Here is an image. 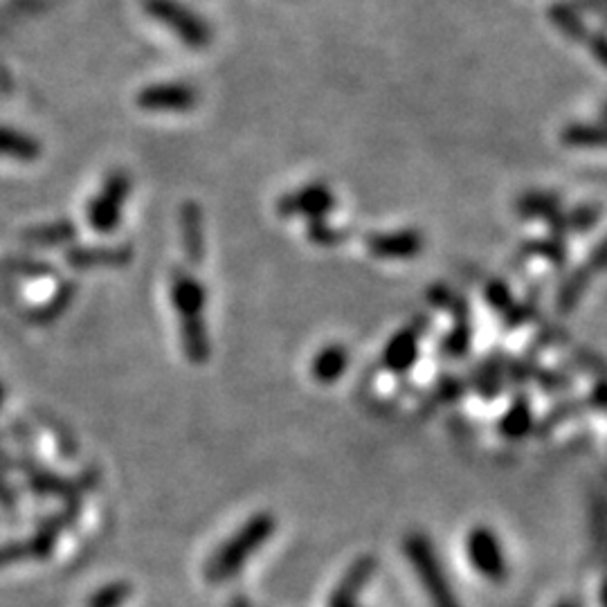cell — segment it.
Here are the masks:
<instances>
[{"instance_id":"obj_1","label":"cell","mask_w":607,"mask_h":607,"mask_svg":"<svg viewBox=\"0 0 607 607\" xmlns=\"http://www.w3.org/2000/svg\"><path fill=\"white\" fill-rule=\"evenodd\" d=\"M171 302L178 311L180 342H183L185 358L194 365L210 360L212 344L205 324L207 293L203 284L189 273L187 268L171 270Z\"/></svg>"},{"instance_id":"obj_2","label":"cell","mask_w":607,"mask_h":607,"mask_svg":"<svg viewBox=\"0 0 607 607\" xmlns=\"http://www.w3.org/2000/svg\"><path fill=\"white\" fill-rule=\"evenodd\" d=\"M277 520L268 511L252 515L243 527L234 533L230 540L214 551L210 560L205 563V578L212 585H219L237 576L243 565L266 545L270 536L275 533Z\"/></svg>"},{"instance_id":"obj_3","label":"cell","mask_w":607,"mask_h":607,"mask_svg":"<svg viewBox=\"0 0 607 607\" xmlns=\"http://www.w3.org/2000/svg\"><path fill=\"white\" fill-rule=\"evenodd\" d=\"M405 556L410 558L416 576L423 585L425 594L432 603V607H464L452 592L450 581L437 558L432 542L423 536V533H410L403 542Z\"/></svg>"},{"instance_id":"obj_4","label":"cell","mask_w":607,"mask_h":607,"mask_svg":"<svg viewBox=\"0 0 607 607\" xmlns=\"http://www.w3.org/2000/svg\"><path fill=\"white\" fill-rule=\"evenodd\" d=\"M129 189H131L129 176L122 174V171H115L113 176H108L102 192L88 203L86 216L90 228L99 234L115 232L117 225L122 221V210L126 196H129Z\"/></svg>"},{"instance_id":"obj_5","label":"cell","mask_w":607,"mask_h":607,"mask_svg":"<svg viewBox=\"0 0 607 607\" xmlns=\"http://www.w3.org/2000/svg\"><path fill=\"white\" fill-rule=\"evenodd\" d=\"M468 558L479 574L493 583H502L509 576V565L500 545V538L488 527H475L466 540Z\"/></svg>"},{"instance_id":"obj_6","label":"cell","mask_w":607,"mask_h":607,"mask_svg":"<svg viewBox=\"0 0 607 607\" xmlns=\"http://www.w3.org/2000/svg\"><path fill=\"white\" fill-rule=\"evenodd\" d=\"M335 196L331 189L322 183H311L297 192L282 196L277 201L279 216H306L308 221L324 219L333 210Z\"/></svg>"},{"instance_id":"obj_7","label":"cell","mask_w":607,"mask_h":607,"mask_svg":"<svg viewBox=\"0 0 607 607\" xmlns=\"http://www.w3.org/2000/svg\"><path fill=\"white\" fill-rule=\"evenodd\" d=\"M133 259L131 246H68L66 261L68 266L77 270H93V268H124Z\"/></svg>"},{"instance_id":"obj_8","label":"cell","mask_w":607,"mask_h":607,"mask_svg":"<svg viewBox=\"0 0 607 607\" xmlns=\"http://www.w3.org/2000/svg\"><path fill=\"white\" fill-rule=\"evenodd\" d=\"M376 572V558L374 556H360L353 560V565L342 576L338 587L331 592L326 607H360L358 596L365 590V585L371 581Z\"/></svg>"},{"instance_id":"obj_9","label":"cell","mask_w":607,"mask_h":607,"mask_svg":"<svg viewBox=\"0 0 607 607\" xmlns=\"http://www.w3.org/2000/svg\"><path fill=\"white\" fill-rule=\"evenodd\" d=\"M57 545V533L39 527L32 538L14 540L0 545V569L23 563V560H45L52 556Z\"/></svg>"},{"instance_id":"obj_10","label":"cell","mask_w":607,"mask_h":607,"mask_svg":"<svg viewBox=\"0 0 607 607\" xmlns=\"http://www.w3.org/2000/svg\"><path fill=\"white\" fill-rule=\"evenodd\" d=\"M367 248L374 252L376 257L383 259H410L414 255H419L423 241L419 237V232L403 230L389 234H371L367 239Z\"/></svg>"},{"instance_id":"obj_11","label":"cell","mask_w":607,"mask_h":607,"mask_svg":"<svg viewBox=\"0 0 607 607\" xmlns=\"http://www.w3.org/2000/svg\"><path fill=\"white\" fill-rule=\"evenodd\" d=\"M180 234H183V250L189 259V264H203L205 257V228H203V212L196 203H185L180 210Z\"/></svg>"},{"instance_id":"obj_12","label":"cell","mask_w":607,"mask_h":607,"mask_svg":"<svg viewBox=\"0 0 607 607\" xmlns=\"http://www.w3.org/2000/svg\"><path fill=\"white\" fill-rule=\"evenodd\" d=\"M27 482L30 488L39 495H52V497H63V500H79V493H84V482L86 479H63L54 473H48L41 466L27 473Z\"/></svg>"},{"instance_id":"obj_13","label":"cell","mask_w":607,"mask_h":607,"mask_svg":"<svg viewBox=\"0 0 607 607\" xmlns=\"http://www.w3.org/2000/svg\"><path fill=\"white\" fill-rule=\"evenodd\" d=\"M349 365V353L342 344H329L324 347L311 362V374L317 380V383L329 385L335 383L344 371H347Z\"/></svg>"},{"instance_id":"obj_14","label":"cell","mask_w":607,"mask_h":607,"mask_svg":"<svg viewBox=\"0 0 607 607\" xmlns=\"http://www.w3.org/2000/svg\"><path fill=\"white\" fill-rule=\"evenodd\" d=\"M416 356H419V333L405 329L389 340L383 362L392 371H407L414 365Z\"/></svg>"},{"instance_id":"obj_15","label":"cell","mask_w":607,"mask_h":607,"mask_svg":"<svg viewBox=\"0 0 607 607\" xmlns=\"http://www.w3.org/2000/svg\"><path fill=\"white\" fill-rule=\"evenodd\" d=\"M23 239L36 248H57V246H70L77 239V228L70 219L54 221L48 225H39L23 234Z\"/></svg>"},{"instance_id":"obj_16","label":"cell","mask_w":607,"mask_h":607,"mask_svg":"<svg viewBox=\"0 0 607 607\" xmlns=\"http://www.w3.org/2000/svg\"><path fill=\"white\" fill-rule=\"evenodd\" d=\"M549 18H551V23H554L558 30L567 36V39H572L576 43H585L587 34H590L581 9H578L576 5H569V3L551 5Z\"/></svg>"},{"instance_id":"obj_17","label":"cell","mask_w":607,"mask_h":607,"mask_svg":"<svg viewBox=\"0 0 607 607\" xmlns=\"http://www.w3.org/2000/svg\"><path fill=\"white\" fill-rule=\"evenodd\" d=\"M563 142L578 149L607 147V122H576L563 129Z\"/></svg>"},{"instance_id":"obj_18","label":"cell","mask_w":607,"mask_h":607,"mask_svg":"<svg viewBox=\"0 0 607 607\" xmlns=\"http://www.w3.org/2000/svg\"><path fill=\"white\" fill-rule=\"evenodd\" d=\"M558 207V196L547 192H529L520 198L518 212L522 216H529V219H551V216L560 212Z\"/></svg>"},{"instance_id":"obj_19","label":"cell","mask_w":607,"mask_h":607,"mask_svg":"<svg viewBox=\"0 0 607 607\" xmlns=\"http://www.w3.org/2000/svg\"><path fill=\"white\" fill-rule=\"evenodd\" d=\"M75 293H77L75 284H63L59 291L54 293L50 302H45L43 306L34 308V311L30 313V320L36 322V324H48L52 320H57V317L72 304V297H75Z\"/></svg>"},{"instance_id":"obj_20","label":"cell","mask_w":607,"mask_h":607,"mask_svg":"<svg viewBox=\"0 0 607 607\" xmlns=\"http://www.w3.org/2000/svg\"><path fill=\"white\" fill-rule=\"evenodd\" d=\"M551 228L558 232H583L590 230L592 225L599 221V210L594 207H578V210H572L567 214H554L551 216Z\"/></svg>"},{"instance_id":"obj_21","label":"cell","mask_w":607,"mask_h":607,"mask_svg":"<svg viewBox=\"0 0 607 607\" xmlns=\"http://www.w3.org/2000/svg\"><path fill=\"white\" fill-rule=\"evenodd\" d=\"M131 594H133V587L129 583L113 581L90 594L86 607H124V603L131 599Z\"/></svg>"},{"instance_id":"obj_22","label":"cell","mask_w":607,"mask_h":607,"mask_svg":"<svg viewBox=\"0 0 607 607\" xmlns=\"http://www.w3.org/2000/svg\"><path fill=\"white\" fill-rule=\"evenodd\" d=\"M500 430L511 439L524 437V434L531 430V410H529V405H527V401H524V398H518V401H515V405L509 410V414H506L502 419Z\"/></svg>"},{"instance_id":"obj_23","label":"cell","mask_w":607,"mask_h":607,"mask_svg":"<svg viewBox=\"0 0 607 607\" xmlns=\"http://www.w3.org/2000/svg\"><path fill=\"white\" fill-rule=\"evenodd\" d=\"M587 282H590V273H587L585 268L576 270V273L567 279V284L563 288H560L558 306L563 308V311H569V308H574L576 302L581 300V295L585 293Z\"/></svg>"},{"instance_id":"obj_24","label":"cell","mask_w":607,"mask_h":607,"mask_svg":"<svg viewBox=\"0 0 607 607\" xmlns=\"http://www.w3.org/2000/svg\"><path fill=\"white\" fill-rule=\"evenodd\" d=\"M0 153H5V156H16L21 160H32L39 156V149H36V144L32 140H23V138H18V135L0 133Z\"/></svg>"},{"instance_id":"obj_25","label":"cell","mask_w":607,"mask_h":607,"mask_svg":"<svg viewBox=\"0 0 607 607\" xmlns=\"http://www.w3.org/2000/svg\"><path fill=\"white\" fill-rule=\"evenodd\" d=\"M308 237H311V241L317 243V246H340L344 234L331 228V225H326L322 219H315L308 223Z\"/></svg>"},{"instance_id":"obj_26","label":"cell","mask_w":607,"mask_h":607,"mask_svg":"<svg viewBox=\"0 0 607 607\" xmlns=\"http://www.w3.org/2000/svg\"><path fill=\"white\" fill-rule=\"evenodd\" d=\"M468 344H470V329H468L466 320H461V324L457 326L455 331H452L450 338L443 342V349H446L448 356L461 358V356H466Z\"/></svg>"},{"instance_id":"obj_27","label":"cell","mask_w":607,"mask_h":607,"mask_svg":"<svg viewBox=\"0 0 607 607\" xmlns=\"http://www.w3.org/2000/svg\"><path fill=\"white\" fill-rule=\"evenodd\" d=\"M585 48L592 52V57L607 68V34L605 32H590L585 39Z\"/></svg>"},{"instance_id":"obj_28","label":"cell","mask_w":607,"mask_h":607,"mask_svg":"<svg viewBox=\"0 0 607 607\" xmlns=\"http://www.w3.org/2000/svg\"><path fill=\"white\" fill-rule=\"evenodd\" d=\"M486 297H488V302H491V306H495L497 311H502V313H506L513 306V297L509 295V288H506L504 284L488 286Z\"/></svg>"},{"instance_id":"obj_29","label":"cell","mask_w":607,"mask_h":607,"mask_svg":"<svg viewBox=\"0 0 607 607\" xmlns=\"http://www.w3.org/2000/svg\"><path fill=\"white\" fill-rule=\"evenodd\" d=\"M527 250L531 252V255H545L549 259L558 261V264L565 259V248L560 246L558 241H536V243H531Z\"/></svg>"},{"instance_id":"obj_30","label":"cell","mask_w":607,"mask_h":607,"mask_svg":"<svg viewBox=\"0 0 607 607\" xmlns=\"http://www.w3.org/2000/svg\"><path fill=\"white\" fill-rule=\"evenodd\" d=\"M14 270L16 273H23V275H52L54 268L48 266V264H34V261H18V264H14Z\"/></svg>"},{"instance_id":"obj_31","label":"cell","mask_w":607,"mask_h":607,"mask_svg":"<svg viewBox=\"0 0 607 607\" xmlns=\"http://www.w3.org/2000/svg\"><path fill=\"white\" fill-rule=\"evenodd\" d=\"M590 268L594 270H605L607 268V239L601 243L599 248L592 252L590 257Z\"/></svg>"},{"instance_id":"obj_32","label":"cell","mask_w":607,"mask_h":607,"mask_svg":"<svg viewBox=\"0 0 607 607\" xmlns=\"http://www.w3.org/2000/svg\"><path fill=\"white\" fill-rule=\"evenodd\" d=\"M230 607H250V601L246 599V596H234Z\"/></svg>"},{"instance_id":"obj_33","label":"cell","mask_w":607,"mask_h":607,"mask_svg":"<svg viewBox=\"0 0 607 607\" xmlns=\"http://www.w3.org/2000/svg\"><path fill=\"white\" fill-rule=\"evenodd\" d=\"M556 607H581V603H578L576 599H565V601H560Z\"/></svg>"},{"instance_id":"obj_34","label":"cell","mask_w":607,"mask_h":607,"mask_svg":"<svg viewBox=\"0 0 607 607\" xmlns=\"http://www.w3.org/2000/svg\"><path fill=\"white\" fill-rule=\"evenodd\" d=\"M601 605L607 607V581H605L603 587H601Z\"/></svg>"},{"instance_id":"obj_35","label":"cell","mask_w":607,"mask_h":607,"mask_svg":"<svg viewBox=\"0 0 607 607\" xmlns=\"http://www.w3.org/2000/svg\"><path fill=\"white\" fill-rule=\"evenodd\" d=\"M3 401H5V385L0 383V405H3Z\"/></svg>"},{"instance_id":"obj_36","label":"cell","mask_w":607,"mask_h":607,"mask_svg":"<svg viewBox=\"0 0 607 607\" xmlns=\"http://www.w3.org/2000/svg\"><path fill=\"white\" fill-rule=\"evenodd\" d=\"M601 115H603V122H607V102H605L603 108H601Z\"/></svg>"}]
</instances>
